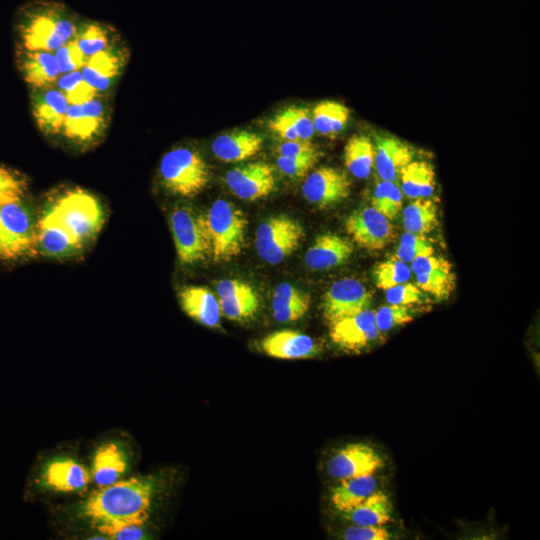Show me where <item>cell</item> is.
<instances>
[{
  "mask_svg": "<svg viewBox=\"0 0 540 540\" xmlns=\"http://www.w3.org/2000/svg\"><path fill=\"white\" fill-rule=\"evenodd\" d=\"M377 490L373 475H362L340 480L331 493V502L340 512H348Z\"/></svg>",
  "mask_w": 540,
  "mask_h": 540,
  "instance_id": "26",
  "label": "cell"
},
{
  "mask_svg": "<svg viewBox=\"0 0 540 540\" xmlns=\"http://www.w3.org/2000/svg\"><path fill=\"white\" fill-rule=\"evenodd\" d=\"M44 214L82 245L98 233L104 222L100 202L92 194L81 189L62 194Z\"/></svg>",
  "mask_w": 540,
  "mask_h": 540,
  "instance_id": "3",
  "label": "cell"
},
{
  "mask_svg": "<svg viewBox=\"0 0 540 540\" xmlns=\"http://www.w3.org/2000/svg\"><path fill=\"white\" fill-rule=\"evenodd\" d=\"M374 147V167L379 178L398 184L402 169L413 161V148L390 135L377 136Z\"/></svg>",
  "mask_w": 540,
  "mask_h": 540,
  "instance_id": "16",
  "label": "cell"
},
{
  "mask_svg": "<svg viewBox=\"0 0 540 540\" xmlns=\"http://www.w3.org/2000/svg\"><path fill=\"white\" fill-rule=\"evenodd\" d=\"M60 90L71 104H83L94 99L97 90L89 85L79 71H72L58 80Z\"/></svg>",
  "mask_w": 540,
  "mask_h": 540,
  "instance_id": "38",
  "label": "cell"
},
{
  "mask_svg": "<svg viewBox=\"0 0 540 540\" xmlns=\"http://www.w3.org/2000/svg\"><path fill=\"white\" fill-rule=\"evenodd\" d=\"M345 540H388L391 534L382 526L352 525L344 530Z\"/></svg>",
  "mask_w": 540,
  "mask_h": 540,
  "instance_id": "48",
  "label": "cell"
},
{
  "mask_svg": "<svg viewBox=\"0 0 540 540\" xmlns=\"http://www.w3.org/2000/svg\"><path fill=\"white\" fill-rule=\"evenodd\" d=\"M317 159H298L286 156H278L276 164L279 170L289 177L305 176L317 163Z\"/></svg>",
  "mask_w": 540,
  "mask_h": 540,
  "instance_id": "49",
  "label": "cell"
},
{
  "mask_svg": "<svg viewBox=\"0 0 540 540\" xmlns=\"http://www.w3.org/2000/svg\"><path fill=\"white\" fill-rule=\"evenodd\" d=\"M127 467L123 450L115 443L98 448L93 459V478L98 486L110 485L118 480Z\"/></svg>",
  "mask_w": 540,
  "mask_h": 540,
  "instance_id": "29",
  "label": "cell"
},
{
  "mask_svg": "<svg viewBox=\"0 0 540 540\" xmlns=\"http://www.w3.org/2000/svg\"><path fill=\"white\" fill-rule=\"evenodd\" d=\"M384 461L378 452L365 443H350L338 450L327 462V473L338 480L373 475Z\"/></svg>",
  "mask_w": 540,
  "mask_h": 540,
  "instance_id": "13",
  "label": "cell"
},
{
  "mask_svg": "<svg viewBox=\"0 0 540 540\" xmlns=\"http://www.w3.org/2000/svg\"><path fill=\"white\" fill-rule=\"evenodd\" d=\"M402 220L408 232L430 233L439 224L438 207L431 199L416 198L403 210Z\"/></svg>",
  "mask_w": 540,
  "mask_h": 540,
  "instance_id": "34",
  "label": "cell"
},
{
  "mask_svg": "<svg viewBox=\"0 0 540 540\" xmlns=\"http://www.w3.org/2000/svg\"><path fill=\"white\" fill-rule=\"evenodd\" d=\"M386 291V300L389 304L410 306L423 300V292L417 284L404 282L393 286Z\"/></svg>",
  "mask_w": 540,
  "mask_h": 540,
  "instance_id": "44",
  "label": "cell"
},
{
  "mask_svg": "<svg viewBox=\"0 0 540 540\" xmlns=\"http://www.w3.org/2000/svg\"><path fill=\"white\" fill-rule=\"evenodd\" d=\"M154 485L150 478L133 477L95 491L84 505V514L99 524L144 525L149 517Z\"/></svg>",
  "mask_w": 540,
  "mask_h": 540,
  "instance_id": "1",
  "label": "cell"
},
{
  "mask_svg": "<svg viewBox=\"0 0 540 540\" xmlns=\"http://www.w3.org/2000/svg\"><path fill=\"white\" fill-rule=\"evenodd\" d=\"M25 80L35 88L43 89L56 81L60 69L55 55L48 51H29L22 61Z\"/></svg>",
  "mask_w": 540,
  "mask_h": 540,
  "instance_id": "31",
  "label": "cell"
},
{
  "mask_svg": "<svg viewBox=\"0 0 540 540\" xmlns=\"http://www.w3.org/2000/svg\"><path fill=\"white\" fill-rule=\"evenodd\" d=\"M277 152L280 156H286L298 159H317L319 160V151L310 142V140H292L281 143Z\"/></svg>",
  "mask_w": 540,
  "mask_h": 540,
  "instance_id": "46",
  "label": "cell"
},
{
  "mask_svg": "<svg viewBox=\"0 0 540 540\" xmlns=\"http://www.w3.org/2000/svg\"><path fill=\"white\" fill-rule=\"evenodd\" d=\"M284 111L295 128L298 138L310 140L315 133L310 111L305 107L296 106L286 108Z\"/></svg>",
  "mask_w": 540,
  "mask_h": 540,
  "instance_id": "45",
  "label": "cell"
},
{
  "mask_svg": "<svg viewBox=\"0 0 540 540\" xmlns=\"http://www.w3.org/2000/svg\"><path fill=\"white\" fill-rule=\"evenodd\" d=\"M311 303L309 294L288 283L279 284L272 297L274 318L281 323L294 322L302 318Z\"/></svg>",
  "mask_w": 540,
  "mask_h": 540,
  "instance_id": "24",
  "label": "cell"
},
{
  "mask_svg": "<svg viewBox=\"0 0 540 540\" xmlns=\"http://www.w3.org/2000/svg\"><path fill=\"white\" fill-rule=\"evenodd\" d=\"M410 269L416 275L418 287L437 300L447 299L455 289L452 265L441 256L418 257L411 262Z\"/></svg>",
  "mask_w": 540,
  "mask_h": 540,
  "instance_id": "15",
  "label": "cell"
},
{
  "mask_svg": "<svg viewBox=\"0 0 540 540\" xmlns=\"http://www.w3.org/2000/svg\"><path fill=\"white\" fill-rule=\"evenodd\" d=\"M344 516L355 525L383 526L391 520L392 504L388 496L377 489Z\"/></svg>",
  "mask_w": 540,
  "mask_h": 540,
  "instance_id": "27",
  "label": "cell"
},
{
  "mask_svg": "<svg viewBox=\"0 0 540 540\" xmlns=\"http://www.w3.org/2000/svg\"><path fill=\"white\" fill-rule=\"evenodd\" d=\"M375 147L367 136L354 135L344 148V164L356 178H367L374 167Z\"/></svg>",
  "mask_w": 540,
  "mask_h": 540,
  "instance_id": "32",
  "label": "cell"
},
{
  "mask_svg": "<svg viewBox=\"0 0 540 540\" xmlns=\"http://www.w3.org/2000/svg\"><path fill=\"white\" fill-rule=\"evenodd\" d=\"M402 205L403 193L398 184L380 179L375 185L371 206L391 221L397 218Z\"/></svg>",
  "mask_w": 540,
  "mask_h": 540,
  "instance_id": "35",
  "label": "cell"
},
{
  "mask_svg": "<svg viewBox=\"0 0 540 540\" xmlns=\"http://www.w3.org/2000/svg\"><path fill=\"white\" fill-rule=\"evenodd\" d=\"M44 481L56 490L74 491L88 484L89 474L79 463L71 459H60L47 466Z\"/></svg>",
  "mask_w": 540,
  "mask_h": 540,
  "instance_id": "30",
  "label": "cell"
},
{
  "mask_svg": "<svg viewBox=\"0 0 540 540\" xmlns=\"http://www.w3.org/2000/svg\"><path fill=\"white\" fill-rule=\"evenodd\" d=\"M329 335L334 344L348 351H360L381 335L375 322V311L365 309L329 323Z\"/></svg>",
  "mask_w": 540,
  "mask_h": 540,
  "instance_id": "12",
  "label": "cell"
},
{
  "mask_svg": "<svg viewBox=\"0 0 540 540\" xmlns=\"http://www.w3.org/2000/svg\"><path fill=\"white\" fill-rule=\"evenodd\" d=\"M26 190V183L17 173L0 166V204L21 199Z\"/></svg>",
  "mask_w": 540,
  "mask_h": 540,
  "instance_id": "43",
  "label": "cell"
},
{
  "mask_svg": "<svg viewBox=\"0 0 540 540\" xmlns=\"http://www.w3.org/2000/svg\"><path fill=\"white\" fill-rule=\"evenodd\" d=\"M412 320L413 312L410 306L397 304L383 305L375 312V322L380 333L387 332Z\"/></svg>",
  "mask_w": 540,
  "mask_h": 540,
  "instance_id": "41",
  "label": "cell"
},
{
  "mask_svg": "<svg viewBox=\"0 0 540 540\" xmlns=\"http://www.w3.org/2000/svg\"><path fill=\"white\" fill-rule=\"evenodd\" d=\"M268 127L284 141L299 140L296 130L284 110L269 120Z\"/></svg>",
  "mask_w": 540,
  "mask_h": 540,
  "instance_id": "51",
  "label": "cell"
},
{
  "mask_svg": "<svg viewBox=\"0 0 540 540\" xmlns=\"http://www.w3.org/2000/svg\"><path fill=\"white\" fill-rule=\"evenodd\" d=\"M68 104L61 90L44 88L35 96L33 102V113L38 127L48 134L61 132Z\"/></svg>",
  "mask_w": 540,
  "mask_h": 540,
  "instance_id": "20",
  "label": "cell"
},
{
  "mask_svg": "<svg viewBox=\"0 0 540 540\" xmlns=\"http://www.w3.org/2000/svg\"><path fill=\"white\" fill-rule=\"evenodd\" d=\"M346 232L359 247L379 251L395 238L390 220L372 206L353 211L345 220Z\"/></svg>",
  "mask_w": 540,
  "mask_h": 540,
  "instance_id": "9",
  "label": "cell"
},
{
  "mask_svg": "<svg viewBox=\"0 0 540 540\" xmlns=\"http://www.w3.org/2000/svg\"><path fill=\"white\" fill-rule=\"evenodd\" d=\"M122 67V57L117 51L103 50L92 55L83 67L84 80L97 91L108 89Z\"/></svg>",
  "mask_w": 540,
  "mask_h": 540,
  "instance_id": "25",
  "label": "cell"
},
{
  "mask_svg": "<svg viewBox=\"0 0 540 540\" xmlns=\"http://www.w3.org/2000/svg\"><path fill=\"white\" fill-rule=\"evenodd\" d=\"M78 29L75 15L63 4L37 1L21 14L19 31L29 51H54L75 37Z\"/></svg>",
  "mask_w": 540,
  "mask_h": 540,
  "instance_id": "2",
  "label": "cell"
},
{
  "mask_svg": "<svg viewBox=\"0 0 540 540\" xmlns=\"http://www.w3.org/2000/svg\"><path fill=\"white\" fill-rule=\"evenodd\" d=\"M215 261H229L241 254L248 225L245 214L233 203L215 201L204 215Z\"/></svg>",
  "mask_w": 540,
  "mask_h": 540,
  "instance_id": "4",
  "label": "cell"
},
{
  "mask_svg": "<svg viewBox=\"0 0 540 540\" xmlns=\"http://www.w3.org/2000/svg\"><path fill=\"white\" fill-rule=\"evenodd\" d=\"M354 251L353 243L335 233L319 235L307 250L304 261L312 270H328L346 262Z\"/></svg>",
  "mask_w": 540,
  "mask_h": 540,
  "instance_id": "19",
  "label": "cell"
},
{
  "mask_svg": "<svg viewBox=\"0 0 540 540\" xmlns=\"http://www.w3.org/2000/svg\"><path fill=\"white\" fill-rule=\"evenodd\" d=\"M263 144L262 137L247 130L222 134L212 142L214 155L224 162H239L256 155Z\"/></svg>",
  "mask_w": 540,
  "mask_h": 540,
  "instance_id": "21",
  "label": "cell"
},
{
  "mask_svg": "<svg viewBox=\"0 0 540 540\" xmlns=\"http://www.w3.org/2000/svg\"><path fill=\"white\" fill-rule=\"evenodd\" d=\"M402 193L410 198H427L436 187L435 171L427 161H411L401 171Z\"/></svg>",
  "mask_w": 540,
  "mask_h": 540,
  "instance_id": "28",
  "label": "cell"
},
{
  "mask_svg": "<svg viewBox=\"0 0 540 540\" xmlns=\"http://www.w3.org/2000/svg\"><path fill=\"white\" fill-rule=\"evenodd\" d=\"M220 313L226 318L236 321H244L252 318L259 308V298L253 294L230 300H219Z\"/></svg>",
  "mask_w": 540,
  "mask_h": 540,
  "instance_id": "40",
  "label": "cell"
},
{
  "mask_svg": "<svg viewBox=\"0 0 540 540\" xmlns=\"http://www.w3.org/2000/svg\"><path fill=\"white\" fill-rule=\"evenodd\" d=\"M254 290L248 284L235 279H224L217 284L219 300H230L253 294Z\"/></svg>",
  "mask_w": 540,
  "mask_h": 540,
  "instance_id": "50",
  "label": "cell"
},
{
  "mask_svg": "<svg viewBox=\"0 0 540 540\" xmlns=\"http://www.w3.org/2000/svg\"><path fill=\"white\" fill-rule=\"evenodd\" d=\"M170 226L181 264L192 265L211 254V241L204 215L188 207H177L170 214Z\"/></svg>",
  "mask_w": 540,
  "mask_h": 540,
  "instance_id": "7",
  "label": "cell"
},
{
  "mask_svg": "<svg viewBox=\"0 0 540 540\" xmlns=\"http://www.w3.org/2000/svg\"><path fill=\"white\" fill-rule=\"evenodd\" d=\"M37 223L21 199L0 204V258L16 260L36 253Z\"/></svg>",
  "mask_w": 540,
  "mask_h": 540,
  "instance_id": "6",
  "label": "cell"
},
{
  "mask_svg": "<svg viewBox=\"0 0 540 540\" xmlns=\"http://www.w3.org/2000/svg\"><path fill=\"white\" fill-rule=\"evenodd\" d=\"M301 190L307 201L319 208H327L348 198L351 181L337 168L320 167L306 177Z\"/></svg>",
  "mask_w": 540,
  "mask_h": 540,
  "instance_id": "11",
  "label": "cell"
},
{
  "mask_svg": "<svg viewBox=\"0 0 540 540\" xmlns=\"http://www.w3.org/2000/svg\"><path fill=\"white\" fill-rule=\"evenodd\" d=\"M260 345L264 353L279 359H306L321 351L313 338L294 330L270 333L261 340Z\"/></svg>",
  "mask_w": 540,
  "mask_h": 540,
  "instance_id": "18",
  "label": "cell"
},
{
  "mask_svg": "<svg viewBox=\"0 0 540 540\" xmlns=\"http://www.w3.org/2000/svg\"><path fill=\"white\" fill-rule=\"evenodd\" d=\"M74 39L86 56H92L107 49L108 29L98 22H85L78 26Z\"/></svg>",
  "mask_w": 540,
  "mask_h": 540,
  "instance_id": "37",
  "label": "cell"
},
{
  "mask_svg": "<svg viewBox=\"0 0 540 540\" xmlns=\"http://www.w3.org/2000/svg\"><path fill=\"white\" fill-rule=\"evenodd\" d=\"M37 249L50 257H62L75 253L82 244L44 213L37 222Z\"/></svg>",
  "mask_w": 540,
  "mask_h": 540,
  "instance_id": "23",
  "label": "cell"
},
{
  "mask_svg": "<svg viewBox=\"0 0 540 540\" xmlns=\"http://www.w3.org/2000/svg\"><path fill=\"white\" fill-rule=\"evenodd\" d=\"M372 294L354 278L334 282L322 299V312L328 323L368 309Z\"/></svg>",
  "mask_w": 540,
  "mask_h": 540,
  "instance_id": "10",
  "label": "cell"
},
{
  "mask_svg": "<svg viewBox=\"0 0 540 540\" xmlns=\"http://www.w3.org/2000/svg\"><path fill=\"white\" fill-rule=\"evenodd\" d=\"M349 109L343 104L331 100L319 102L311 117L315 132L329 137L337 136L346 126Z\"/></svg>",
  "mask_w": 540,
  "mask_h": 540,
  "instance_id": "33",
  "label": "cell"
},
{
  "mask_svg": "<svg viewBox=\"0 0 540 540\" xmlns=\"http://www.w3.org/2000/svg\"><path fill=\"white\" fill-rule=\"evenodd\" d=\"M373 277L379 289L387 290L407 282L411 277V269L407 263L393 256L375 266Z\"/></svg>",
  "mask_w": 540,
  "mask_h": 540,
  "instance_id": "36",
  "label": "cell"
},
{
  "mask_svg": "<svg viewBox=\"0 0 540 540\" xmlns=\"http://www.w3.org/2000/svg\"><path fill=\"white\" fill-rule=\"evenodd\" d=\"M60 72L69 73L83 68L87 62V56L80 49L75 39L70 40L55 53Z\"/></svg>",
  "mask_w": 540,
  "mask_h": 540,
  "instance_id": "42",
  "label": "cell"
},
{
  "mask_svg": "<svg viewBox=\"0 0 540 540\" xmlns=\"http://www.w3.org/2000/svg\"><path fill=\"white\" fill-rule=\"evenodd\" d=\"M143 526L129 523L99 524L98 529L103 534L117 540H137L142 539Z\"/></svg>",
  "mask_w": 540,
  "mask_h": 540,
  "instance_id": "47",
  "label": "cell"
},
{
  "mask_svg": "<svg viewBox=\"0 0 540 540\" xmlns=\"http://www.w3.org/2000/svg\"><path fill=\"white\" fill-rule=\"evenodd\" d=\"M304 236L297 220L286 215L271 217L257 228L256 249L263 260L276 265L300 246Z\"/></svg>",
  "mask_w": 540,
  "mask_h": 540,
  "instance_id": "8",
  "label": "cell"
},
{
  "mask_svg": "<svg viewBox=\"0 0 540 540\" xmlns=\"http://www.w3.org/2000/svg\"><path fill=\"white\" fill-rule=\"evenodd\" d=\"M183 311L207 327H217L220 320V307L213 293L198 286L183 287L178 292Z\"/></svg>",
  "mask_w": 540,
  "mask_h": 540,
  "instance_id": "22",
  "label": "cell"
},
{
  "mask_svg": "<svg viewBox=\"0 0 540 540\" xmlns=\"http://www.w3.org/2000/svg\"><path fill=\"white\" fill-rule=\"evenodd\" d=\"M105 122V109L97 99L83 104L68 106L62 131L65 136L78 141H86L97 135Z\"/></svg>",
  "mask_w": 540,
  "mask_h": 540,
  "instance_id": "17",
  "label": "cell"
},
{
  "mask_svg": "<svg viewBox=\"0 0 540 540\" xmlns=\"http://www.w3.org/2000/svg\"><path fill=\"white\" fill-rule=\"evenodd\" d=\"M163 186L182 197L200 194L210 180L209 166L195 150L179 147L167 152L160 162Z\"/></svg>",
  "mask_w": 540,
  "mask_h": 540,
  "instance_id": "5",
  "label": "cell"
},
{
  "mask_svg": "<svg viewBox=\"0 0 540 540\" xmlns=\"http://www.w3.org/2000/svg\"><path fill=\"white\" fill-rule=\"evenodd\" d=\"M225 181L233 194L248 201L263 198L275 188L274 169L264 162L233 168L227 172Z\"/></svg>",
  "mask_w": 540,
  "mask_h": 540,
  "instance_id": "14",
  "label": "cell"
},
{
  "mask_svg": "<svg viewBox=\"0 0 540 540\" xmlns=\"http://www.w3.org/2000/svg\"><path fill=\"white\" fill-rule=\"evenodd\" d=\"M433 253L434 248L424 235L407 231L400 238L395 256L405 263H411L418 257L429 256Z\"/></svg>",
  "mask_w": 540,
  "mask_h": 540,
  "instance_id": "39",
  "label": "cell"
}]
</instances>
